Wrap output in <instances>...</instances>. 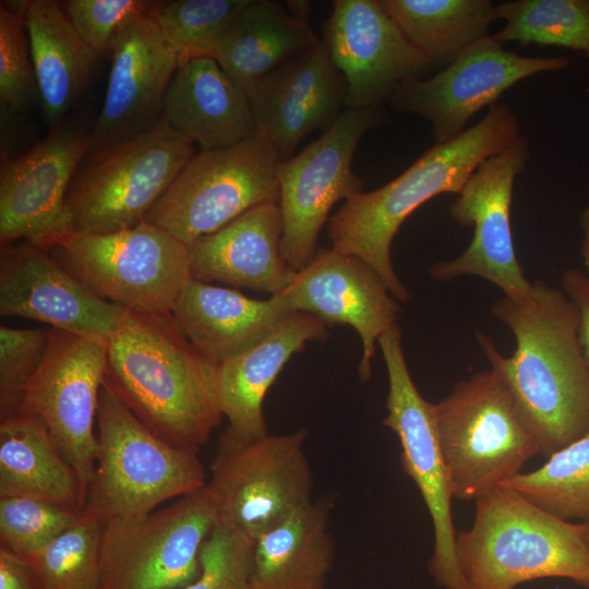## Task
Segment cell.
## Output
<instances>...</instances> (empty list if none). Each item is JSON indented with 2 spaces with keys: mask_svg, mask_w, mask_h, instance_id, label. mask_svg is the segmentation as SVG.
<instances>
[{
  "mask_svg": "<svg viewBox=\"0 0 589 589\" xmlns=\"http://www.w3.org/2000/svg\"><path fill=\"white\" fill-rule=\"evenodd\" d=\"M320 39L309 23L273 0H248L217 46L214 59L244 91Z\"/></svg>",
  "mask_w": 589,
  "mask_h": 589,
  "instance_id": "obj_30",
  "label": "cell"
},
{
  "mask_svg": "<svg viewBox=\"0 0 589 589\" xmlns=\"http://www.w3.org/2000/svg\"><path fill=\"white\" fill-rule=\"evenodd\" d=\"M163 119L201 151L259 135L245 91L213 58L178 65L165 95Z\"/></svg>",
  "mask_w": 589,
  "mask_h": 589,
  "instance_id": "obj_24",
  "label": "cell"
},
{
  "mask_svg": "<svg viewBox=\"0 0 589 589\" xmlns=\"http://www.w3.org/2000/svg\"><path fill=\"white\" fill-rule=\"evenodd\" d=\"M529 157V142L520 135L483 160L468 178L448 212L458 226L473 228L472 238L458 256L430 267L432 279L445 283L477 276L512 299L530 292L532 283L517 260L510 227L514 183Z\"/></svg>",
  "mask_w": 589,
  "mask_h": 589,
  "instance_id": "obj_15",
  "label": "cell"
},
{
  "mask_svg": "<svg viewBox=\"0 0 589 589\" xmlns=\"http://www.w3.org/2000/svg\"><path fill=\"white\" fill-rule=\"evenodd\" d=\"M520 135L515 112L505 104L492 106L478 123L434 144L388 183L348 199L328 221L332 249L366 262L407 302L410 293L392 263V243L405 219L440 194H458L483 160Z\"/></svg>",
  "mask_w": 589,
  "mask_h": 589,
  "instance_id": "obj_3",
  "label": "cell"
},
{
  "mask_svg": "<svg viewBox=\"0 0 589 589\" xmlns=\"http://www.w3.org/2000/svg\"><path fill=\"white\" fill-rule=\"evenodd\" d=\"M491 313L512 332L516 348L505 357L479 329L477 341L548 458L589 432V366L577 311L563 290L536 280L527 296H504Z\"/></svg>",
  "mask_w": 589,
  "mask_h": 589,
  "instance_id": "obj_1",
  "label": "cell"
},
{
  "mask_svg": "<svg viewBox=\"0 0 589 589\" xmlns=\"http://www.w3.org/2000/svg\"><path fill=\"white\" fill-rule=\"evenodd\" d=\"M305 437L304 430L248 440L224 431L207 480L219 522L255 540L311 502Z\"/></svg>",
  "mask_w": 589,
  "mask_h": 589,
  "instance_id": "obj_10",
  "label": "cell"
},
{
  "mask_svg": "<svg viewBox=\"0 0 589 589\" xmlns=\"http://www.w3.org/2000/svg\"><path fill=\"white\" fill-rule=\"evenodd\" d=\"M474 502L471 527L456 532L467 589H517L542 578L569 579L589 589L586 522L558 518L508 486Z\"/></svg>",
  "mask_w": 589,
  "mask_h": 589,
  "instance_id": "obj_4",
  "label": "cell"
},
{
  "mask_svg": "<svg viewBox=\"0 0 589 589\" xmlns=\"http://www.w3.org/2000/svg\"><path fill=\"white\" fill-rule=\"evenodd\" d=\"M281 237L278 204L254 207L188 244L192 279L277 294L290 285L297 272L284 259Z\"/></svg>",
  "mask_w": 589,
  "mask_h": 589,
  "instance_id": "obj_23",
  "label": "cell"
},
{
  "mask_svg": "<svg viewBox=\"0 0 589 589\" xmlns=\"http://www.w3.org/2000/svg\"><path fill=\"white\" fill-rule=\"evenodd\" d=\"M504 27L494 36L501 44L516 41L554 46L589 58V0H516L495 5Z\"/></svg>",
  "mask_w": 589,
  "mask_h": 589,
  "instance_id": "obj_33",
  "label": "cell"
},
{
  "mask_svg": "<svg viewBox=\"0 0 589 589\" xmlns=\"http://www.w3.org/2000/svg\"><path fill=\"white\" fill-rule=\"evenodd\" d=\"M279 294L289 312L312 314L326 326H351L362 345L360 380H370L378 338L397 324L401 308L366 262L321 248Z\"/></svg>",
  "mask_w": 589,
  "mask_h": 589,
  "instance_id": "obj_19",
  "label": "cell"
},
{
  "mask_svg": "<svg viewBox=\"0 0 589 589\" xmlns=\"http://www.w3.org/2000/svg\"><path fill=\"white\" fill-rule=\"evenodd\" d=\"M329 507L312 500L254 540L256 589H324L334 561Z\"/></svg>",
  "mask_w": 589,
  "mask_h": 589,
  "instance_id": "obj_29",
  "label": "cell"
},
{
  "mask_svg": "<svg viewBox=\"0 0 589 589\" xmlns=\"http://www.w3.org/2000/svg\"><path fill=\"white\" fill-rule=\"evenodd\" d=\"M50 329L0 327V418L19 410L46 351Z\"/></svg>",
  "mask_w": 589,
  "mask_h": 589,
  "instance_id": "obj_39",
  "label": "cell"
},
{
  "mask_svg": "<svg viewBox=\"0 0 589 589\" xmlns=\"http://www.w3.org/2000/svg\"><path fill=\"white\" fill-rule=\"evenodd\" d=\"M82 40L100 58L109 55L121 24L135 13L145 12L144 0H67L60 2Z\"/></svg>",
  "mask_w": 589,
  "mask_h": 589,
  "instance_id": "obj_40",
  "label": "cell"
},
{
  "mask_svg": "<svg viewBox=\"0 0 589 589\" xmlns=\"http://www.w3.org/2000/svg\"><path fill=\"white\" fill-rule=\"evenodd\" d=\"M0 496L31 497L81 512L77 476L44 421L16 411L0 422Z\"/></svg>",
  "mask_w": 589,
  "mask_h": 589,
  "instance_id": "obj_28",
  "label": "cell"
},
{
  "mask_svg": "<svg viewBox=\"0 0 589 589\" xmlns=\"http://www.w3.org/2000/svg\"><path fill=\"white\" fill-rule=\"evenodd\" d=\"M434 417L452 495L458 501H476L503 486L539 454L491 368L457 382L434 404Z\"/></svg>",
  "mask_w": 589,
  "mask_h": 589,
  "instance_id": "obj_6",
  "label": "cell"
},
{
  "mask_svg": "<svg viewBox=\"0 0 589 589\" xmlns=\"http://www.w3.org/2000/svg\"><path fill=\"white\" fill-rule=\"evenodd\" d=\"M97 457L86 508L103 525L149 514L206 485L196 450L152 432L104 382L98 397Z\"/></svg>",
  "mask_w": 589,
  "mask_h": 589,
  "instance_id": "obj_5",
  "label": "cell"
},
{
  "mask_svg": "<svg viewBox=\"0 0 589 589\" xmlns=\"http://www.w3.org/2000/svg\"><path fill=\"white\" fill-rule=\"evenodd\" d=\"M217 368L192 346L172 312L128 309L108 341L104 382L156 435L199 452L224 417Z\"/></svg>",
  "mask_w": 589,
  "mask_h": 589,
  "instance_id": "obj_2",
  "label": "cell"
},
{
  "mask_svg": "<svg viewBox=\"0 0 589 589\" xmlns=\"http://www.w3.org/2000/svg\"><path fill=\"white\" fill-rule=\"evenodd\" d=\"M49 252L96 296L135 312H172L192 279L189 245L146 221L111 233L74 232Z\"/></svg>",
  "mask_w": 589,
  "mask_h": 589,
  "instance_id": "obj_8",
  "label": "cell"
},
{
  "mask_svg": "<svg viewBox=\"0 0 589 589\" xmlns=\"http://www.w3.org/2000/svg\"><path fill=\"white\" fill-rule=\"evenodd\" d=\"M321 39L346 83L345 109L378 108L404 80L433 68L380 0H335Z\"/></svg>",
  "mask_w": 589,
  "mask_h": 589,
  "instance_id": "obj_18",
  "label": "cell"
},
{
  "mask_svg": "<svg viewBox=\"0 0 589 589\" xmlns=\"http://www.w3.org/2000/svg\"><path fill=\"white\" fill-rule=\"evenodd\" d=\"M111 67L89 149L136 135L163 118L164 99L179 65L155 22L145 12L128 17L110 47Z\"/></svg>",
  "mask_w": 589,
  "mask_h": 589,
  "instance_id": "obj_21",
  "label": "cell"
},
{
  "mask_svg": "<svg viewBox=\"0 0 589 589\" xmlns=\"http://www.w3.org/2000/svg\"><path fill=\"white\" fill-rule=\"evenodd\" d=\"M405 37L433 67H446L496 21L490 0H380Z\"/></svg>",
  "mask_w": 589,
  "mask_h": 589,
  "instance_id": "obj_31",
  "label": "cell"
},
{
  "mask_svg": "<svg viewBox=\"0 0 589 589\" xmlns=\"http://www.w3.org/2000/svg\"><path fill=\"white\" fill-rule=\"evenodd\" d=\"M254 540L218 522L200 551L199 577L181 589H256L252 581Z\"/></svg>",
  "mask_w": 589,
  "mask_h": 589,
  "instance_id": "obj_38",
  "label": "cell"
},
{
  "mask_svg": "<svg viewBox=\"0 0 589 589\" xmlns=\"http://www.w3.org/2000/svg\"><path fill=\"white\" fill-rule=\"evenodd\" d=\"M194 154L193 142L163 118L136 135L88 151L65 196L74 231L111 233L144 221Z\"/></svg>",
  "mask_w": 589,
  "mask_h": 589,
  "instance_id": "obj_7",
  "label": "cell"
},
{
  "mask_svg": "<svg viewBox=\"0 0 589 589\" xmlns=\"http://www.w3.org/2000/svg\"><path fill=\"white\" fill-rule=\"evenodd\" d=\"M569 65L563 57H526L486 36L467 48L435 75L401 81L388 100L397 111L421 116L432 127L434 144L461 134L470 119L518 82Z\"/></svg>",
  "mask_w": 589,
  "mask_h": 589,
  "instance_id": "obj_17",
  "label": "cell"
},
{
  "mask_svg": "<svg viewBox=\"0 0 589 589\" xmlns=\"http://www.w3.org/2000/svg\"><path fill=\"white\" fill-rule=\"evenodd\" d=\"M503 486L558 518L589 522V432Z\"/></svg>",
  "mask_w": 589,
  "mask_h": 589,
  "instance_id": "obj_32",
  "label": "cell"
},
{
  "mask_svg": "<svg viewBox=\"0 0 589 589\" xmlns=\"http://www.w3.org/2000/svg\"><path fill=\"white\" fill-rule=\"evenodd\" d=\"M257 134L288 160L315 130L325 132L345 108L346 83L324 43L275 69L248 89Z\"/></svg>",
  "mask_w": 589,
  "mask_h": 589,
  "instance_id": "obj_22",
  "label": "cell"
},
{
  "mask_svg": "<svg viewBox=\"0 0 589 589\" xmlns=\"http://www.w3.org/2000/svg\"><path fill=\"white\" fill-rule=\"evenodd\" d=\"M562 290L578 314L579 340L589 366V277L578 268H568L562 277Z\"/></svg>",
  "mask_w": 589,
  "mask_h": 589,
  "instance_id": "obj_41",
  "label": "cell"
},
{
  "mask_svg": "<svg viewBox=\"0 0 589 589\" xmlns=\"http://www.w3.org/2000/svg\"><path fill=\"white\" fill-rule=\"evenodd\" d=\"M279 163L273 145L261 135L201 151L187 161L144 221L190 244L254 207L278 204Z\"/></svg>",
  "mask_w": 589,
  "mask_h": 589,
  "instance_id": "obj_9",
  "label": "cell"
},
{
  "mask_svg": "<svg viewBox=\"0 0 589 589\" xmlns=\"http://www.w3.org/2000/svg\"><path fill=\"white\" fill-rule=\"evenodd\" d=\"M377 344L388 376L387 414L383 424L397 435L404 471L417 485L433 525L429 572L444 589H467L457 561L453 495L438 443L434 404L422 397L411 377L398 324L385 330Z\"/></svg>",
  "mask_w": 589,
  "mask_h": 589,
  "instance_id": "obj_13",
  "label": "cell"
},
{
  "mask_svg": "<svg viewBox=\"0 0 589 589\" xmlns=\"http://www.w3.org/2000/svg\"><path fill=\"white\" fill-rule=\"evenodd\" d=\"M219 522L207 486L149 514L103 525L100 589H181L200 575V551Z\"/></svg>",
  "mask_w": 589,
  "mask_h": 589,
  "instance_id": "obj_11",
  "label": "cell"
},
{
  "mask_svg": "<svg viewBox=\"0 0 589 589\" xmlns=\"http://www.w3.org/2000/svg\"><path fill=\"white\" fill-rule=\"evenodd\" d=\"M0 589H39L29 561L1 548Z\"/></svg>",
  "mask_w": 589,
  "mask_h": 589,
  "instance_id": "obj_42",
  "label": "cell"
},
{
  "mask_svg": "<svg viewBox=\"0 0 589 589\" xmlns=\"http://www.w3.org/2000/svg\"><path fill=\"white\" fill-rule=\"evenodd\" d=\"M289 13L299 21L308 23L311 11L310 1H287Z\"/></svg>",
  "mask_w": 589,
  "mask_h": 589,
  "instance_id": "obj_44",
  "label": "cell"
},
{
  "mask_svg": "<svg viewBox=\"0 0 589 589\" xmlns=\"http://www.w3.org/2000/svg\"><path fill=\"white\" fill-rule=\"evenodd\" d=\"M248 0L151 1L146 14L178 63L213 58L226 28Z\"/></svg>",
  "mask_w": 589,
  "mask_h": 589,
  "instance_id": "obj_34",
  "label": "cell"
},
{
  "mask_svg": "<svg viewBox=\"0 0 589 589\" xmlns=\"http://www.w3.org/2000/svg\"><path fill=\"white\" fill-rule=\"evenodd\" d=\"M0 4V107L1 118L20 115L39 100L22 2Z\"/></svg>",
  "mask_w": 589,
  "mask_h": 589,
  "instance_id": "obj_36",
  "label": "cell"
},
{
  "mask_svg": "<svg viewBox=\"0 0 589 589\" xmlns=\"http://www.w3.org/2000/svg\"><path fill=\"white\" fill-rule=\"evenodd\" d=\"M586 541L589 545V522H586V531H585Z\"/></svg>",
  "mask_w": 589,
  "mask_h": 589,
  "instance_id": "obj_45",
  "label": "cell"
},
{
  "mask_svg": "<svg viewBox=\"0 0 589 589\" xmlns=\"http://www.w3.org/2000/svg\"><path fill=\"white\" fill-rule=\"evenodd\" d=\"M39 103L49 128L65 117L87 85L99 57L77 35L53 0L22 1Z\"/></svg>",
  "mask_w": 589,
  "mask_h": 589,
  "instance_id": "obj_27",
  "label": "cell"
},
{
  "mask_svg": "<svg viewBox=\"0 0 589 589\" xmlns=\"http://www.w3.org/2000/svg\"><path fill=\"white\" fill-rule=\"evenodd\" d=\"M83 510L31 497L0 496L1 549L27 557L69 528Z\"/></svg>",
  "mask_w": 589,
  "mask_h": 589,
  "instance_id": "obj_37",
  "label": "cell"
},
{
  "mask_svg": "<svg viewBox=\"0 0 589 589\" xmlns=\"http://www.w3.org/2000/svg\"><path fill=\"white\" fill-rule=\"evenodd\" d=\"M327 336L320 318L291 312L254 347L219 364L216 387L220 411L228 420L225 432L243 440L267 434L263 401L269 387L306 342Z\"/></svg>",
  "mask_w": 589,
  "mask_h": 589,
  "instance_id": "obj_25",
  "label": "cell"
},
{
  "mask_svg": "<svg viewBox=\"0 0 589 589\" xmlns=\"http://www.w3.org/2000/svg\"><path fill=\"white\" fill-rule=\"evenodd\" d=\"M579 225L582 233L580 252L589 277V204L580 213Z\"/></svg>",
  "mask_w": 589,
  "mask_h": 589,
  "instance_id": "obj_43",
  "label": "cell"
},
{
  "mask_svg": "<svg viewBox=\"0 0 589 589\" xmlns=\"http://www.w3.org/2000/svg\"><path fill=\"white\" fill-rule=\"evenodd\" d=\"M382 119L378 108L344 109L317 140L279 163L281 252L293 271L302 269L316 253L317 237L334 205L363 192L352 158L360 140Z\"/></svg>",
  "mask_w": 589,
  "mask_h": 589,
  "instance_id": "obj_12",
  "label": "cell"
},
{
  "mask_svg": "<svg viewBox=\"0 0 589 589\" xmlns=\"http://www.w3.org/2000/svg\"><path fill=\"white\" fill-rule=\"evenodd\" d=\"M107 358L108 342L50 328L43 360L17 410L44 421L73 467L86 501L96 467L95 424Z\"/></svg>",
  "mask_w": 589,
  "mask_h": 589,
  "instance_id": "obj_14",
  "label": "cell"
},
{
  "mask_svg": "<svg viewBox=\"0 0 589 589\" xmlns=\"http://www.w3.org/2000/svg\"><path fill=\"white\" fill-rule=\"evenodd\" d=\"M103 524L86 507L45 548L26 558L39 589H100Z\"/></svg>",
  "mask_w": 589,
  "mask_h": 589,
  "instance_id": "obj_35",
  "label": "cell"
},
{
  "mask_svg": "<svg viewBox=\"0 0 589 589\" xmlns=\"http://www.w3.org/2000/svg\"><path fill=\"white\" fill-rule=\"evenodd\" d=\"M289 313L279 293L257 300L195 279L172 310L192 346L217 365L254 347Z\"/></svg>",
  "mask_w": 589,
  "mask_h": 589,
  "instance_id": "obj_26",
  "label": "cell"
},
{
  "mask_svg": "<svg viewBox=\"0 0 589 589\" xmlns=\"http://www.w3.org/2000/svg\"><path fill=\"white\" fill-rule=\"evenodd\" d=\"M128 309L96 296L49 251L20 241L0 251V313L108 342Z\"/></svg>",
  "mask_w": 589,
  "mask_h": 589,
  "instance_id": "obj_20",
  "label": "cell"
},
{
  "mask_svg": "<svg viewBox=\"0 0 589 589\" xmlns=\"http://www.w3.org/2000/svg\"><path fill=\"white\" fill-rule=\"evenodd\" d=\"M92 127L65 119L26 153L2 156L0 245L20 241L50 251L74 231L65 196L89 149Z\"/></svg>",
  "mask_w": 589,
  "mask_h": 589,
  "instance_id": "obj_16",
  "label": "cell"
}]
</instances>
